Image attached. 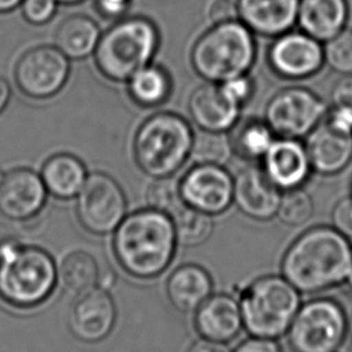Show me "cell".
<instances>
[{
	"label": "cell",
	"mask_w": 352,
	"mask_h": 352,
	"mask_svg": "<svg viewBox=\"0 0 352 352\" xmlns=\"http://www.w3.org/2000/svg\"><path fill=\"white\" fill-rule=\"evenodd\" d=\"M170 217L175 230L176 241L185 248L204 244L212 234V216L186 204H184Z\"/></svg>",
	"instance_id": "83f0119b"
},
{
	"label": "cell",
	"mask_w": 352,
	"mask_h": 352,
	"mask_svg": "<svg viewBox=\"0 0 352 352\" xmlns=\"http://www.w3.org/2000/svg\"><path fill=\"white\" fill-rule=\"evenodd\" d=\"M212 279L201 265L185 264L173 272L166 283L171 305L182 313H196L212 294Z\"/></svg>",
	"instance_id": "603a6c76"
},
{
	"label": "cell",
	"mask_w": 352,
	"mask_h": 352,
	"mask_svg": "<svg viewBox=\"0 0 352 352\" xmlns=\"http://www.w3.org/2000/svg\"><path fill=\"white\" fill-rule=\"evenodd\" d=\"M347 285H349V287H350V289L352 291V270L351 273H350V276H349V279H347Z\"/></svg>",
	"instance_id": "c3c4849f"
},
{
	"label": "cell",
	"mask_w": 352,
	"mask_h": 352,
	"mask_svg": "<svg viewBox=\"0 0 352 352\" xmlns=\"http://www.w3.org/2000/svg\"><path fill=\"white\" fill-rule=\"evenodd\" d=\"M315 204L313 198L302 187L285 191L281 196L276 216L284 225L289 227L303 226L313 217Z\"/></svg>",
	"instance_id": "4dcf8cb0"
},
{
	"label": "cell",
	"mask_w": 352,
	"mask_h": 352,
	"mask_svg": "<svg viewBox=\"0 0 352 352\" xmlns=\"http://www.w3.org/2000/svg\"><path fill=\"white\" fill-rule=\"evenodd\" d=\"M228 134L234 155L249 162L262 161L276 139L265 120L254 118L239 120Z\"/></svg>",
	"instance_id": "4316f807"
},
{
	"label": "cell",
	"mask_w": 352,
	"mask_h": 352,
	"mask_svg": "<svg viewBox=\"0 0 352 352\" xmlns=\"http://www.w3.org/2000/svg\"><path fill=\"white\" fill-rule=\"evenodd\" d=\"M195 327L208 340L225 344L234 340L244 328L239 300L230 294H211L197 309Z\"/></svg>",
	"instance_id": "ffe728a7"
},
{
	"label": "cell",
	"mask_w": 352,
	"mask_h": 352,
	"mask_svg": "<svg viewBox=\"0 0 352 352\" xmlns=\"http://www.w3.org/2000/svg\"><path fill=\"white\" fill-rule=\"evenodd\" d=\"M188 113L199 131L228 133L239 121L241 107L222 92L219 83L206 82L192 92Z\"/></svg>",
	"instance_id": "ac0fdd59"
},
{
	"label": "cell",
	"mask_w": 352,
	"mask_h": 352,
	"mask_svg": "<svg viewBox=\"0 0 352 352\" xmlns=\"http://www.w3.org/2000/svg\"><path fill=\"white\" fill-rule=\"evenodd\" d=\"M327 110V104L311 89L291 86L270 99L264 120L276 137L302 139L322 122Z\"/></svg>",
	"instance_id": "9c48e42d"
},
{
	"label": "cell",
	"mask_w": 352,
	"mask_h": 352,
	"mask_svg": "<svg viewBox=\"0 0 352 352\" xmlns=\"http://www.w3.org/2000/svg\"><path fill=\"white\" fill-rule=\"evenodd\" d=\"M187 352H232L225 342H212L201 338Z\"/></svg>",
	"instance_id": "b9f144b4"
},
{
	"label": "cell",
	"mask_w": 352,
	"mask_h": 352,
	"mask_svg": "<svg viewBox=\"0 0 352 352\" xmlns=\"http://www.w3.org/2000/svg\"><path fill=\"white\" fill-rule=\"evenodd\" d=\"M350 8L347 0H299V30L326 43L346 28Z\"/></svg>",
	"instance_id": "7402d4cb"
},
{
	"label": "cell",
	"mask_w": 352,
	"mask_h": 352,
	"mask_svg": "<svg viewBox=\"0 0 352 352\" xmlns=\"http://www.w3.org/2000/svg\"><path fill=\"white\" fill-rule=\"evenodd\" d=\"M333 352H345V351H342V350H339V349H338V350H336V351H333Z\"/></svg>",
	"instance_id": "f907efd6"
},
{
	"label": "cell",
	"mask_w": 352,
	"mask_h": 352,
	"mask_svg": "<svg viewBox=\"0 0 352 352\" xmlns=\"http://www.w3.org/2000/svg\"><path fill=\"white\" fill-rule=\"evenodd\" d=\"M222 92L233 102V103L244 107L245 104L250 102L254 94V82L250 78L249 74L230 78L225 82L219 83Z\"/></svg>",
	"instance_id": "e575fe53"
},
{
	"label": "cell",
	"mask_w": 352,
	"mask_h": 352,
	"mask_svg": "<svg viewBox=\"0 0 352 352\" xmlns=\"http://www.w3.org/2000/svg\"><path fill=\"white\" fill-rule=\"evenodd\" d=\"M100 28L87 16L72 15L59 23L54 46L69 59L81 60L94 56L100 39Z\"/></svg>",
	"instance_id": "d4e9b609"
},
{
	"label": "cell",
	"mask_w": 352,
	"mask_h": 352,
	"mask_svg": "<svg viewBox=\"0 0 352 352\" xmlns=\"http://www.w3.org/2000/svg\"><path fill=\"white\" fill-rule=\"evenodd\" d=\"M270 69L286 80H304L316 75L324 65L321 41L299 30L274 38L267 52Z\"/></svg>",
	"instance_id": "4fadbf2b"
},
{
	"label": "cell",
	"mask_w": 352,
	"mask_h": 352,
	"mask_svg": "<svg viewBox=\"0 0 352 352\" xmlns=\"http://www.w3.org/2000/svg\"><path fill=\"white\" fill-rule=\"evenodd\" d=\"M239 21L254 34L276 38L297 25L299 0H235Z\"/></svg>",
	"instance_id": "d6986e66"
},
{
	"label": "cell",
	"mask_w": 352,
	"mask_h": 352,
	"mask_svg": "<svg viewBox=\"0 0 352 352\" xmlns=\"http://www.w3.org/2000/svg\"><path fill=\"white\" fill-rule=\"evenodd\" d=\"M281 191L265 175L262 166L249 164L234 176L233 203L252 220L268 221L276 216Z\"/></svg>",
	"instance_id": "e0dca14e"
},
{
	"label": "cell",
	"mask_w": 352,
	"mask_h": 352,
	"mask_svg": "<svg viewBox=\"0 0 352 352\" xmlns=\"http://www.w3.org/2000/svg\"><path fill=\"white\" fill-rule=\"evenodd\" d=\"M234 155L228 133L206 132L195 134L191 158L195 164L225 166Z\"/></svg>",
	"instance_id": "f546056e"
},
{
	"label": "cell",
	"mask_w": 352,
	"mask_h": 352,
	"mask_svg": "<svg viewBox=\"0 0 352 352\" xmlns=\"http://www.w3.org/2000/svg\"><path fill=\"white\" fill-rule=\"evenodd\" d=\"M311 169L323 176L337 175L352 161V135L333 131L321 122L305 137Z\"/></svg>",
	"instance_id": "44dd1931"
},
{
	"label": "cell",
	"mask_w": 352,
	"mask_h": 352,
	"mask_svg": "<svg viewBox=\"0 0 352 352\" xmlns=\"http://www.w3.org/2000/svg\"><path fill=\"white\" fill-rule=\"evenodd\" d=\"M113 283H115V276L111 272H108L107 274L104 275L99 274L98 285L100 286V289L107 291L109 287L113 286Z\"/></svg>",
	"instance_id": "f6af8a7d"
},
{
	"label": "cell",
	"mask_w": 352,
	"mask_h": 352,
	"mask_svg": "<svg viewBox=\"0 0 352 352\" xmlns=\"http://www.w3.org/2000/svg\"><path fill=\"white\" fill-rule=\"evenodd\" d=\"M323 122L336 132L352 135V108L333 105L332 108H328Z\"/></svg>",
	"instance_id": "d590c367"
},
{
	"label": "cell",
	"mask_w": 352,
	"mask_h": 352,
	"mask_svg": "<svg viewBox=\"0 0 352 352\" xmlns=\"http://www.w3.org/2000/svg\"><path fill=\"white\" fill-rule=\"evenodd\" d=\"M347 334L345 310L337 300L318 298L300 305L287 331L294 352H333Z\"/></svg>",
	"instance_id": "ba28073f"
},
{
	"label": "cell",
	"mask_w": 352,
	"mask_h": 352,
	"mask_svg": "<svg viewBox=\"0 0 352 352\" xmlns=\"http://www.w3.org/2000/svg\"><path fill=\"white\" fill-rule=\"evenodd\" d=\"M146 201L151 209L171 216L185 203L180 193V185L171 176L156 179L147 188Z\"/></svg>",
	"instance_id": "1f68e13d"
},
{
	"label": "cell",
	"mask_w": 352,
	"mask_h": 352,
	"mask_svg": "<svg viewBox=\"0 0 352 352\" xmlns=\"http://www.w3.org/2000/svg\"><path fill=\"white\" fill-rule=\"evenodd\" d=\"M195 133L177 113H153L139 126L133 139L138 168L153 179L169 177L190 160Z\"/></svg>",
	"instance_id": "5b68a950"
},
{
	"label": "cell",
	"mask_w": 352,
	"mask_h": 352,
	"mask_svg": "<svg viewBox=\"0 0 352 352\" xmlns=\"http://www.w3.org/2000/svg\"><path fill=\"white\" fill-rule=\"evenodd\" d=\"M57 4H62V6H76L82 3L85 0H54Z\"/></svg>",
	"instance_id": "bcb514c9"
},
{
	"label": "cell",
	"mask_w": 352,
	"mask_h": 352,
	"mask_svg": "<svg viewBox=\"0 0 352 352\" xmlns=\"http://www.w3.org/2000/svg\"><path fill=\"white\" fill-rule=\"evenodd\" d=\"M333 227L352 239V196L338 201L332 212Z\"/></svg>",
	"instance_id": "8d00e7d4"
},
{
	"label": "cell",
	"mask_w": 352,
	"mask_h": 352,
	"mask_svg": "<svg viewBox=\"0 0 352 352\" xmlns=\"http://www.w3.org/2000/svg\"><path fill=\"white\" fill-rule=\"evenodd\" d=\"M4 176H6V173L0 169V185H1V182L4 180Z\"/></svg>",
	"instance_id": "681fc988"
},
{
	"label": "cell",
	"mask_w": 352,
	"mask_h": 352,
	"mask_svg": "<svg viewBox=\"0 0 352 352\" xmlns=\"http://www.w3.org/2000/svg\"><path fill=\"white\" fill-rule=\"evenodd\" d=\"M208 19L211 25L239 20L238 6L234 0H212L208 8Z\"/></svg>",
	"instance_id": "74e56055"
},
{
	"label": "cell",
	"mask_w": 352,
	"mask_h": 352,
	"mask_svg": "<svg viewBox=\"0 0 352 352\" xmlns=\"http://www.w3.org/2000/svg\"><path fill=\"white\" fill-rule=\"evenodd\" d=\"M333 105L352 108V74L342 75L331 91Z\"/></svg>",
	"instance_id": "60d3db41"
},
{
	"label": "cell",
	"mask_w": 352,
	"mask_h": 352,
	"mask_svg": "<svg viewBox=\"0 0 352 352\" xmlns=\"http://www.w3.org/2000/svg\"><path fill=\"white\" fill-rule=\"evenodd\" d=\"M300 292L279 275L254 280L240 294L243 324L250 336L279 339L300 308Z\"/></svg>",
	"instance_id": "52a82bcc"
},
{
	"label": "cell",
	"mask_w": 352,
	"mask_h": 352,
	"mask_svg": "<svg viewBox=\"0 0 352 352\" xmlns=\"http://www.w3.org/2000/svg\"><path fill=\"white\" fill-rule=\"evenodd\" d=\"M57 270L51 254L14 240L0 243V298L16 308H33L54 292Z\"/></svg>",
	"instance_id": "8992f818"
},
{
	"label": "cell",
	"mask_w": 352,
	"mask_h": 352,
	"mask_svg": "<svg viewBox=\"0 0 352 352\" xmlns=\"http://www.w3.org/2000/svg\"><path fill=\"white\" fill-rule=\"evenodd\" d=\"M261 166L281 192L303 186L313 171L305 144L294 138L276 137Z\"/></svg>",
	"instance_id": "2e32d148"
},
{
	"label": "cell",
	"mask_w": 352,
	"mask_h": 352,
	"mask_svg": "<svg viewBox=\"0 0 352 352\" xmlns=\"http://www.w3.org/2000/svg\"><path fill=\"white\" fill-rule=\"evenodd\" d=\"M70 62L56 46H35L16 62V86L28 98L45 100L58 94L67 85Z\"/></svg>",
	"instance_id": "8fae6325"
},
{
	"label": "cell",
	"mask_w": 352,
	"mask_h": 352,
	"mask_svg": "<svg viewBox=\"0 0 352 352\" xmlns=\"http://www.w3.org/2000/svg\"><path fill=\"white\" fill-rule=\"evenodd\" d=\"M179 185L184 203L209 215L223 214L233 204L234 177L225 166L195 164Z\"/></svg>",
	"instance_id": "7c38bea8"
},
{
	"label": "cell",
	"mask_w": 352,
	"mask_h": 352,
	"mask_svg": "<svg viewBox=\"0 0 352 352\" xmlns=\"http://www.w3.org/2000/svg\"><path fill=\"white\" fill-rule=\"evenodd\" d=\"M40 176L47 193L68 201L76 198L88 175L86 166L78 157L70 153H56L45 161Z\"/></svg>",
	"instance_id": "cb8c5ba5"
},
{
	"label": "cell",
	"mask_w": 352,
	"mask_h": 352,
	"mask_svg": "<svg viewBox=\"0 0 352 352\" xmlns=\"http://www.w3.org/2000/svg\"><path fill=\"white\" fill-rule=\"evenodd\" d=\"M352 270V244L329 226L309 228L285 252L281 272L302 294H318L346 283Z\"/></svg>",
	"instance_id": "6da1fadb"
},
{
	"label": "cell",
	"mask_w": 352,
	"mask_h": 352,
	"mask_svg": "<svg viewBox=\"0 0 352 352\" xmlns=\"http://www.w3.org/2000/svg\"><path fill=\"white\" fill-rule=\"evenodd\" d=\"M47 190L41 176L30 168L6 173L0 185V214L14 221L33 219L43 210Z\"/></svg>",
	"instance_id": "9a60e30c"
},
{
	"label": "cell",
	"mask_w": 352,
	"mask_h": 352,
	"mask_svg": "<svg viewBox=\"0 0 352 352\" xmlns=\"http://www.w3.org/2000/svg\"><path fill=\"white\" fill-rule=\"evenodd\" d=\"M126 211L124 192L113 177L104 173L87 176L76 196V214L85 230L98 235L115 232Z\"/></svg>",
	"instance_id": "30bf717a"
},
{
	"label": "cell",
	"mask_w": 352,
	"mask_h": 352,
	"mask_svg": "<svg viewBox=\"0 0 352 352\" xmlns=\"http://www.w3.org/2000/svg\"><path fill=\"white\" fill-rule=\"evenodd\" d=\"M161 43L158 27L144 16L122 17L100 35L94 64L104 78L127 82L140 69L151 64Z\"/></svg>",
	"instance_id": "3957f363"
},
{
	"label": "cell",
	"mask_w": 352,
	"mask_h": 352,
	"mask_svg": "<svg viewBox=\"0 0 352 352\" xmlns=\"http://www.w3.org/2000/svg\"><path fill=\"white\" fill-rule=\"evenodd\" d=\"M23 0H0V15L9 14L22 4Z\"/></svg>",
	"instance_id": "ee69618b"
},
{
	"label": "cell",
	"mask_w": 352,
	"mask_h": 352,
	"mask_svg": "<svg viewBox=\"0 0 352 352\" xmlns=\"http://www.w3.org/2000/svg\"><path fill=\"white\" fill-rule=\"evenodd\" d=\"M11 98V87L6 78L0 76V113L6 110Z\"/></svg>",
	"instance_id": "7bdbcfd3"
},
{
	"label": "cell",
	"mask_w": 352,
	"mask_h": 352,
	"mask_svg": "<svg viewBox=\"0 0 352 352\" xmlns=\"http://www.w3.org/2000/svg\"><path fill=\"white\" fill-rule=\"evenodd\" d=\"M131 0H96L99 15L107 20H120L127 14Z\"/></svg>",
	"instance_id": "ab89813d"
},
{
	"label": "cell",
	"mask_w": 352,
	"mask_h": 352,
	"mask_svg": "<svg viewBox=\"0 0 352 352\" xmlns=\"http://www.w3.org/2000/svg\"><path fill=\"white\" fill-rule=\"evenodd\" d=\"M347 333H349V336H350L352 340V315L350 320H347Z\"/></svg>",
	"instance_id": "7dc6e473"
},
{
	"label": "cell",
	"mask_w": 352,
	"mask_h": 352,
	"mask_svg": "<svg viewBox=\"0 0 352 352\" xmlns=\"http://www.w3.org/2000/svg\"><path fill=\"white\" fill-rule=\"evenodd\" d=\"M116 322V307L103 289L78 294L68 314V326L74 337L85 342L104 340Z\"/></svg>",
	"instance_id": "5bb4252c"
},
{
	"label": "cell",
	"mask_w": 352,
	"mask_h": 352,
	"mask_svg": "<svg viewBox=\"0 0 352 352\" xmlns=\"http://www.w3.org/2000/svg\"><path fill=\"white\" fill-rule=\"evenodd\" d=\"M98 264L91 254L76 251L64 259L60 268V279L69 292L80 294L92 289L98 284Z\"/></svg>",
	"instance_id": "f1b7e54d"
},
{
	"label": "cell",
	"mask_w": 352,
	"mask_h": 352,
	"mask_svg": "<svg viewBox=\"0 0 352 352\" xmlns=\"http://www.w3.org/2000/svg\"><path fill=\"white\" fill-rule=\"evenodd\" d=\"M233 352H283V349L276 339L251 336L240 342Z\"/></svg>",
	"instance_id": "f35d334b"
},
{
	"label": "cell",
	"mask_w": 352,
	"mask_h": 352,
	"mask_svg": "<svg viewBox=\"0 0 352 352\" xmlns=\"http://www.w3.org/2000/svg\"><path fill=\"white\" fill-rule=\"evenodd\" d=\"M21 10L23 19L30 25H46L56 15L57 3L54 0H23Z\"/></svg>",
	"instance_id": "836d02e7"
},
{
	"label": "cell",
	"mask_w": 352,
	"mask_h": 352,
	"mask_svg": "<svg viewBox=\"0 0 352 352\" xmlns=\"http://www.w3.org/2000/svg\"><path fill=\"white\" fill-rule=\"evenodd\" d=\"M257 57L254 34L239 20L211 25L195 41L192 68L206 82H225L250 73Z\"/></svg>",
	"instance_id": "277c9868"
},
{
	"label": "cell",
	"mask_w": 352,
	"mask_h": 352,
	"mask_svg": "<svg viewBox=\"0 0 352 352\" xmlns=\"http://www.w3.org/2000/svg\"><path fill=\"white\" fill-rule=\"evenodd\" d=\"M129 97L140 108H157L166 103L173 91L170 74L160 65L148 64L127 81Z\"/></svg>",
	"instance_id": "484cf974"
},
{
	"label": "cell",
	"mask_w": 352,
	"mask_h": 352,
	"mask_svg": "<svg viewBox=\"0 0 352 352\" xmlns=\"http://www.w3.org/2000/svg\"><path fill=\"white\" fill-rule=\"evenodd\" d=\"M324 65L340 75L352 74V30H342L323 45Z\"/></svg>",
	"instance_id": "d6a6232c"
},
{
	"label": "cell",
	"mask_w": 352,
	"mask_h": 352,
	"mask_svg": "<svg viewBox=\"0 0 352 352\" xmlns=\"http://www.w3.org/2000/svg\"><path fill=\"white\" fill-rule=\"evenodd\" d=\"M176 244L170 216L150 208L123 219L115 230L113 252L128 274L151 279L169 267Z\"/></svg>",
	"instance_id": "7a4b0ae2"
}]
</instances>
